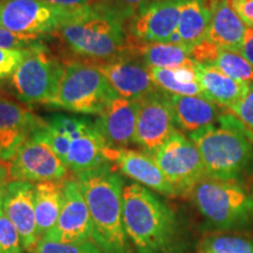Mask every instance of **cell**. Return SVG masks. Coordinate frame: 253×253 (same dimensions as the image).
Returning a JSON list of instances; mask_svg holds the SVG:
<instances>
[{"mask_svg":"<svg viewBox=\"0 0 253 253\" xmlns=\"http://www.w3.org/2000/svg\"><path fill=\"white\" fill-rule=\"evenodd\" d=\"M112 163L75 173L90 212L91 240L106 253H132L123 225V179Z\"/></svg>","mask_w":253,"mask_h":253,"instance_id":"1","label":"cell"},{"mask_svg":"<svg viewBox=\"0 0 253 253\" xmlns=\"http://www.w3.org/2000/svg\"><path fill=\"white\" fill-rule=\"evenodd\" d=\"M211 23L208 0H183L177 33L182 46L191 50L207 39Z\"/></svg>","mask_w":253,"mask_h":253,"instance_id":"23","label":"cell"},{"mask_svg":"<svg viewBox=\"0 0 253 253\" xmlns=\"http://www.w3.org/2000/svg\"><path fill=\"white\" fill-rule=\"evenodd\" d=\"M65 61L48 47H36L9 79L15 96L25 104L49 106L59 90Z\"/></svg>","mask_w":253,"mask_h":253,"instance_id":"8","label":"cell"},{"mask_svg":"<svg viewBox=\"0 0 253 253\" xmlns=\"http://www.w3.org/2000/svg\"><path fill=\"white\" fill-rule=\"evenodd\" d=\"M137 103L135 144L150 155L176 130L170 95L158 89L137 100Z\"/></svg>","mask_w":253,"mask_h":253,"instance_id":"12","label":"cell"},{"mask_svg":"<svg viewBox=\"0 0 253 253\" xmlns=\"http://www.w3.org/2000/svg\"><path fill=\"white\" fill-rule=\"evenodd\" d=\"M189 197L205 219L218 229L243 226L253 218V196L238 182L204 177Z\"/></svg>","mask_w":253,"mask_h":253,"instance_id":"7","label":"cell"},{"mask_svg":"<svg viewBox=\"0 0 253 253\" xmlns=\"http://www.w3.org/2000/svg\"><path fill=\"white\" fill-rule=\"evenodd\" d=\"M50 36L37 34H19L0 26V48L32 49L45 45Z\"/></svg>","mask_w":253,"mask_h":253,"instance_id":"30","label":"cell"},{"mask_svg":"<svg viewBox=\"0 0 253 253\" xmlns=\"http://www.w3.org/2000/svg\"><path fill=\"white\" fill-rule=\"evenodd\" d=\"M32 49L0 48V81L11 79Z\"/></svg>","mask_w":253,"mask_h":253,"instance_id":"33","label":"cell"},{"mask_svg":"<svg viewBox=\"0 0 253 253\" xmlns=\"http://www.w3.org/2000/svg\"><path fill=\"white\" fill-rule=\"evenodd\" d=\"M63 61L65 71L50 107L82 115H100L119 96L96 65L77 59Z\"/></svg>","mask_w":253,"mask_h":253,"instance_id":"6","label":"cell"},{"mask_svg":"<svg viewBox=\"0 0 253 253\" xmlns=\"http://www.w3.org/2000/svg\"><path fill=\"white\" fill-rule=\"evenodd\" d=\"M231 5L245 26L253 28V0H231Z\"/></svg>","mask_w":253,"mask_h":253,"instance_id":"35","label":"cell"},{"mask_svg":"<svg viewBox=\"0 0 253 253\" xmlns=\"http://www.w3.org/2000/svg\"><path fill=\"white\" fill-rule=\"evenodd\" d=\"M34 190L36 184L30 182L0 183L2 210L18 230L21 245L27 253H36L40 242L34 209Z\"/></svg>","mask_w":253,"mask_h":253,"instance_id":"14","label":"cell"},{"mask_svg":"<svg viewBox=\"0 0 253 253\" xmlns=\"http://www.w3.org/2000/svg\"><path fill=\"white\" fill-rule=\"evenodd\" d=\"M65 181L37 183L34 190V209L40 240L54 229L63 202Z\"/></svg>","mask_w":253,"mask_h":253,"instance_id":"24","label":"cell"},{"mask_svg":"<svg viewBox=\"0 0 253 253\" xmlns=\"http://www.w3.org/2000/svg\"><path fill=\"white\" fill-rule=\"evenodd\" d=\"M150 156L173 186L177 196L189 197L196 184L207 177L197 147L179 129H176Z\"/></svg>","mask_w":253,"mask_h":253,"instance_id":"10","label":"cell"},{"mask_svg":"<svg viewBox=\"0 0 253 253\" xmlns=\"http://www.w3.org/2000/svg\"><path fill=\"white\" fill-rule=\"evenodd\" d=\"M41 134L74 175L109 163L108 145L89 119L54 114L45 119Z\"/></svg>","mask_w":253,"mask_h":253,"instance_id":"5","label":"cell"},{"mask_svg":"<svg viewBox=\"0 0 253 253\" xmlns=\"http://www.w3.org/2000/svg\"><path fill=\"white\" fill-rule=\"evenodd\" d=\"M43 1L69 9L94 8L96 4V0H43Z\"/></svg>","mask_w":253,"mask_h":253,"instance_id":"36","label":"cell"},{"mask_svg":"<svg viewBox=\"0 0 253 253\" xmlns=\"http://www.w3.org/2000/svg\"><path fill=\"white\" fill-rule=\"evenodd\" d=\"M199 253H253V240L236 235H211L201 242Z\"/></svg>","mask_w":253,"mask_h":253,"instance_id":"27","label":"cell"},{"mask_svg":"<svg viewBox=\"0 0 253 253\" xmlns=\"http://www.w3.org/2000/svg\"><path fill=\"white\" fill-rule=\"evenodd\" d=\"M183 0H151L126 24L129 40L168 42L177 31Z\"/></svg>","mask_w":253,"mask_h":253,"instance_id":"13","label":"cell"},{"mask_svg":"<svg viewBox=\"0 0 253 253\" xmlns=\"http://www.w3.org/2000/svg\"><path fill=\"white\" fill-rule=\"evenodd\" d=\"M45 126L30 107L0 91V162L8 163L20 144Z\"/></svg>","mask_w":253,"mask_h":253,"instance_id":"16","label":"cell"},{"mask_svg":"<svg viewBox=\"0 0 253 253\" xmlns=\"http://www.w3.org/2000/svg\"><path fill=\"white\" fill-rule=\"evenodd\" d=\"M240 53L253 66V28H246Z\"/></svg>","mask_w":253,"mask_h":253,"instance_id":"37","label":"cell"},{"mask_svg":"<svg viewBox=\"0 0 253 253\" xmlns=\"http://www.w3.org/2000/svg\"><path fill=\"white\" fill-rule=\"evenodd\" d=\"M149 1H151V0H149Z\"/></svg>","mask_w":253,"mask_h":253,"instance_id":"38","label":"cell"},{"mask_svg":"<svg viewBox=\"0 0 253 253\" xmlns=\"http://www.w3.org/2000/svg\"><path fill=\"white\" fill-rule=\"evenodd\" d=\"M196 66H183L177 68L149 67L151 79L158 89L171 95L182 96H204Z\"/></svg>","mask_w":253,"mask_h":253,"instance_id":"26","label":"cell"},{"mask_svg":"<svg viewBox=\"0 0 253 253\" xmlns=\"http://www.w3.org/2000/svg\"><path fill=\"white\" fill-rule=\"evenodd\" d=\"M71 55L99 65L129 53L132 49L126 26L115 19L90 8L62 25L50 34Z\"/></svg>","mask_w":253,"mask_h":253,"instance_id":"4","label":"cell"},{"mask_svg":"<svg viewBox=\"0 0 253 253\" xmlns=\"http://www.w3.org/2000/svg\"><path fill=\"white\" fill-rule=\"evenodd\" d=\"M196 69L203 95L218 107L229 109L249 93L251 84L230 78L217 66L197 63Z\"/></svg>","mask_w":253,"mask_h":253,"instance_id":"21","label":"cell"},{"mask_svg":"<svg viewBox=\"0 0 253 253\" xmlns=\"http://www.w3.org/2000/svg\"><path fill=\"white\" fill-rule=\"evenodd\" d=\"M18 230L6 216L0 198V253H24Z\"/></svg>","mask_w":253,"mask_h":253,"instance_id":"32","label":"cell"},{"mask_svg":"<svg viewBox=\"0 0 253 253\" xmlns=\"http://www.w3.org/2000/svg\"><path fill=\"white\" fill-rule=\"evenodd\" d=\"M93 224L86 199L75 178H67L63 185V202L54 229L45 238L58 243H81L91 239Z\"/></svg>","mask_w":253,"mask_h":253,"instance_id":"15","label":"cell"},{"mask_svg":"<svg viewBox=\"0 0 253 253\" xmlns=\"http://www.w3.org/2000/svg\"><path fill=\"white\" fill-rule=\"evenodd\" d=\"M9 181L30 183L66 181L68 168L41 134V129L26 138L9 160Z\"/></svg>","mask_w":253,"mask_h":253,"instance_id":"11","label":"cell"},{"mask_svg":"<svg viewBox=\"0 0 253 253\" xmlns=\"http://www.w3.org/2000/svg\"><path fill=\"white\" fill-rule=\"evenodd\" d=\"M218 126L189 134L210 178L238 182L253 162V135L233 114H221Z\"/></svg>","mask_w":253,"mask_h":253,"instance_id":"2","label":"cell"},{"mask_svg":"<svg viewBox=\"0 0 253 253\" xmlns=\"http://www.w3.org/2000/svg\"><path fill=\"white\" fill-rule=\"evenodd\" d=\"M106 156L109 163L115 164L123 175L134 179L138 184L168 197L177 196L173 186L149 154L128 148H107Z\"/></svg>","mask_w":253,"mask_h":253,"instance_id":"18","label":"cell"},{"mask_svg":"<svg viewBox=\"0 0 253 253\" xmlns=\"http://www.w3.org/2000/svg\"><path fill=\"white\" fill-rule=\"evenodd\" d=\"M138 103L135 100L116 96L95 120L97 130L108 148L123 149L135 144Z\"/></svg>","mask_w":253,"mask_h":253,"instance_id":"19","label":"cell"},{"mask_svg":"<svg viewBox=\"0 0 253 253\" xmlns=\"http://www.w3.org/2000/svg\"><path fill=\"white\" fill-rule=\"evenodd\" d=\"M88 9L60 7L43 0H0V26L19 34L50 36Z\"/></svg>","mask_w":253,"mask_h":253,"instance_id":"9","label":"cell"},{"mask_svg":"<svg viewBox=\"0 0 253 253\" xmlns=\"http://www.w3.org/2000/svg\"><path fill=\"white\" fill-rule=\"evenodd\" d=\"M170 95L176 126L189 134L214 125L219 118V107L205 96Z\"/></svg>","mask_w":253,"mask_h":253,"instance_id":"22","label":"cell"},{"mask_svg":"<svg viewBox=\"0 0 253 253\" xmlns=\"http://www.w3.org/2000/svg\"><path fill=\"white\" fill-rule=\"evenodd\" d=\"M96 66L108 79L116 93L125 99L137 101L158 90L151 79L149 67L134 49Z\"/></svg>","mask_w":253,"mask_h":253,"instance_id":"17","label":"cell"},{"mask_svg":"<svg viewBox=\"0 0 253 253\" xmlns=\"http://www.w3.org/2000/svg\"><path fill=\"white\" fill-rule=\"evenodd\" d=\"M123 225L131 248L137 253H162L177 235L173 211L150 189L138 184L123 189Z\"/></svg>","mask_w":253,"mask_h":253,"instance_id":"3","label":"cell"},{"mask_svg":"<svg viewBox=\"0 0 253 253\" xmlns=\"http://www.w3.org/2000/svg\"><path fill=\"white\" fill-rule=\"evenodd\" d=\"M149 0H96L94 8L126 26Z\"/></svg>","mask_w":253,"mask_h":253,"instance_id":"29","label":"cell"},{"mask_svg":"<svg viewBox=\"0 0 253 253\" xmlns=\"http://www.w3.org/2000/svg\"><path fill=\"white\" fill-rule=\"evenodd\" d=\"M211 23L207 39L217 47L240 52L245 24L231 5V0H209Z\"/></svg>","mask_w":253,"mask_h":253,"instance_id":"20","label":"cell"},{"mask_svg":"<svg viewBox=\"0 0 253 253\" xmlns=\"http://www.w3.org/2000/svg\"><path fill=\"white\" fill-rule=\"evenodd\" d=\"M36 253H106L93 240L81 243H58L48 239H41Z\"/></svg>","mask_w":253,"mask_h":253,"instance_id":"31","label":"cell"},{"mask_svg":"<svg viewBox=\"0 0 253 253\" xmlns=\"http://www.w3.org/2000/svg\"><path fill=\"white\" fill-rule=\"evenodd\" d=\"M129 42L148 67L177 68L197 63L192 59L191 50L182 45L170 42H135L131 40Z\"/></svg>","mask_w":253,"mask_h":253,"instance_id":"25","label":"cell"},{"mask_svg":"<svg viewBox=\"0 0 253 253\" xmlns=\"http://www.w3.org/2000/svg\"><path fill=\"white\" fill-rule=\"evenodd\" d=\"M213 65L237 81L253 84V66L240 52L219 48Z\"/></svg>","mask_w":253,"mask_h":253,"instance_id":"28","label":"cell"},{"mask_svg":"<svg viewBox=\"0 0 253 253\" xmlns=\"http://www.w3.org/2000/svg\"><path fill=\"white\" fill-rule=\"evenodd\" d=\"M229 110L253 135V84H250L249 93L246 94V96L230 107Z\"/></svg>","mask_w":253,"mask_h":253,"instance_id":"34","label":"cell"}]
</instances>
